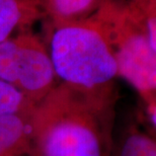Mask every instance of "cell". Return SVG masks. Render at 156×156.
Returning <instances> with one entry per match:
<instances>
[{
  "label": "cell",
  "instance_id": "6",
  "mask_svg": "<svg viewBox=\"0 0 156 156\" xmlns=\"http://www.w3.org/2000/svg\"><path fill=\"white\" fill-rule=\"evenodd\" d=\"M43 15L39 0H0V43Z\"/></svg>",
  "mask_w": 156,
  "mask_h": 156
},
{
  "label": "cell",
  "instance_id": "5",
  "mask_svg": "<svg viewBox=\"0 0 156 156\" xmlns=\"http://www.w3.org/2000/svg\"><path fill=\"white\" fill-rule=\"evenodd\" d=\"M34 108L0 116V156H30Z\"/></svg>",
  "mask_w": 156,
  "mask_h": 156
},
{
  "label": "cell",
  "instance_id": "9",
  "mask_svg": "<svg viewBox=\"0 0 156 156\" xmlns=\"http://www.w3.org/2000/svg\"><path fill=\"white\" fill-rule=\"evenodd\" d=\"M35 105L13 86L0 79V116L26 111Z\"/></svg>",
  "mask_w": 156,
  "mask_h": 156
},
{
  "label": "cell",
  "instance_id": "2",
  "mask_svg": "<svg viewBox=\"0 0 156 156\" xmlns=\"http://www.w3.org/2000/svg\"><path fill=\"white\" fill-rule=\"evenodd\" d=\"M110 47L118 75L139 92L145 105L156 102V1L107 0L86 20Z\"/></svg>",
  "mask_w": 156,
  "mask_h": 156
},
{
  "label": "cell",
  "instance_id": "8",
  "mask_svg": "<svg viewBox=\"0 0 156 156\" xmlns=\"http://www.w3.org/2000/svg\"><path fill=\"white\" fill-rule=\"evenodd\" d=\"M111 156H156L155 139L132 124L113 145Z\"/></svg>",
  "mask_w": 156,
  "mask_h": 156
},
{
  "label": "cell",
  "instance_id": "7",
  "mask_svg": "<svg viewBox=\"0 0 156 156\" xmlns=\"http://www.w3.org/2000/svg\"><path fill=\"white\" fill-rule=\"evenodd\" d=\"M43 14L53 24L77 23L89 18L107 0H39Z\"/></svg>",
  "mask_w": 156,
  "mask_h": 156
},
{
  "label": "cell",
  "instance_id": "4",
  "mask_svg": "<svg viewBox=\"0 0 156 156\" xmlns=\"http://www.w3.org/2000/svg\"><path fill=\"white\" fill-rule=\"evenodd\" d=\"M56 73L46 45L23 32L0 43V79L37 105L54 87Z\"/></svg>",
  "mask_w": 156,
  "mask_h": 156
},
{
  "label": "cell",
  "instance_id": "1",
  "mask_svg": "<svg viewBox=\"0 0 156 156\" xmlns=\"http://www.w3.org/2000/svg\"><path fill=\"white\" fill-rule=\"evenodd\" d=\"M118 98L114 82L57 83L34 108L30 156H111Z\"/></svg>",
  "mask_w": 156,
  "mask_h": 156
},
{
  "label": "cell",
  "instance_id": "3",
  "mask_svg": "<svg viewBox=\"0 0 156 156\" xmlns=\"http://www.w3.org/2000/svg\"><path fill=\"white\" fill-rule=\"evenodd\" d=\"M49 55L62 82L94 87L113 82L118 76L110 47L86 21L53 24Z\"/></svg>",
  "mask_w": 156,
  "mask_h": 156
}]
</instances>
